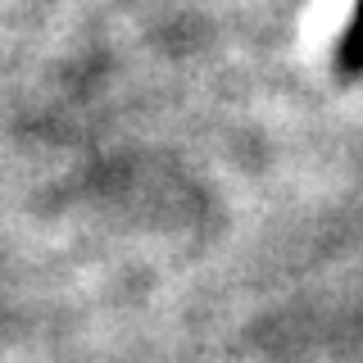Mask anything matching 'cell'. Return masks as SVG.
<instances>
[{"label": "cell", "instance_id": "1", "mask_svg": "<svg viewBox=\"0 0 363 363\" xmlns=\"http://www.w3.org/2000/svg\"><path fill=\"white\" fill-rule=\"evenodd\" d=\"M340 68L345 73H363V0L345 28V41H340Z\"/></svg>", "mask_w": 363, "mask_h": 363}]
</instances>
